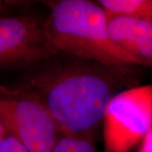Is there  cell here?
Listing matches in <instances>:
<instances>
[{
	"instance_id": "cell-1",
	"label": "cell",
	"mask_w": 152,
	"mask_h": 152,
	"mask_svg": "<svg viewBox=\"0 0 152 152\" xmlns=\"http://www.w3.org/2000/svg\"><path fill=\"white\" fill-rule=\"evenodd\" d=\"M134 67L113 68L58 53L33 65L24 88L47 107L60 134L94 141L109 102L131 84Z\"/></svg>"
},
{
	"instance_id": "cell-9",
	"label": "cell",
	"mask_w": 152,
	"mask_h": 152,
	"mask_svg": "<svg viewBox=\"0 0 152 152\" xmlns=\"http://www.w3.org/2000/svg\"><path fill=\"white\" fill-rule=\"evenodd\" d=\"M0 152H28L13 136L7 134L0 139Z\"/></svg>"
},
{
	"instance_id": "cell-3",
	"label": "cell",
	"mask_w": 152,
	"mask_h": 152,
	"mask_svg": "<svg viewBox=\"0 0 152 152\" xmlns=\"http://www.w3.org/2000/svg\"><path fill=\"white\" fill-rule=\"evenodd\" d=\"M0 120L28 152H52L60 136L48 110L26 88L0 87Z\"/></svg>"
},
{
	"instance_id": "cell-12",
	"label": "cell",
	"mask_w": 152,
	"mask_h": 152,
	"mask_svg": "<svg viewBox=\"0 0 152 152\" xmlns=\"http://www.w3.org/2000/svg\"><path fill=\"white\" fill-rule=\"evenodd\" d=\"M4 10V2L0 1V14Z\"/></svg>"
},
{
	"instance_id": "cell-10",
	"label": "cell",
	"mask_w": 152,
	"mask_h": 152,
	"mask_svg": "<svg viewBox=\"0 0 152 152\" xmlns=\"http://www.w3.org/2000/svg\"><path fill=\"white\" fill-rule=\"evenodd\" d=\"M140 152H152V128L143 138Z\"/></svg>"
},
{
	"instance_id": "cell-7",
	"label": "cell",
	"mask_w": 152,
	"mask_h": 152,
	"mask_svg": "<svg viewBox=\"0 0 152 152\" xmlns=\"http://www.w3.org/2000/svg\"><path fill=\"white\" fill-rule=\"evenodd\" d=\"M97 4L110 14L152 20V0H99Z\"/></svg>"
},
{
	"instance_id": "cell-6",
	"label": "cell",
	"mask_w": 152,
	"mask_h": 152,
	"mask_svg": "<svg viewBox=\"0 0 152 152\" xmlns=\"http://www.w3.org/2000/svg\"><path fill=\"white\" fill-rule=\"evenodd\" d=\"M106 13L113 43L134 65L152 68V20Z\"/></svg>"
},
{
	"instance_id": "cell-2",
	"label": "cell",
	"mask_w": 152,
	"mask_h": 152,
	"mask_svg": "<svg viewBox=\"0 0 152 152\" xmlns=\"http://www.w3.org/2000/svg\"><path fill=\"white\" fill-rule=\"evenodd\" d=\"M45 4L50 12L44 31L57 52L113 68L136 66L111 41L107 13L97 2L58 0Z\"/></svg>"
},
{
	"instance_id": "cell-4",
	"label": "cell",
	"mask_w": 152,
	"mask_h": 152,
	"mask_svg": "<svg viewBox=\"0 0 152 152\" xmlns=\"http://www.w3.org/2000/svg\"><path fill=\"white\" fill-rule=\"evenodd\" d=\"M102 125L104 152H130L152 128V85L129 87L116 94Z\"/></svg>"
},
{
	"instance_id": "cell-5",
	"label": "cell",
	"mask_w": 152,
	"mask_h": 152,
	"mask_svg": "<svg viewBox=\"0 0 152 152\" xmlns=\"http://www.w3.org/2000/svg\"><path fill=\"white\" fill-rule=\"evenodd\" d=\"M58 53L36 18L0 17V66H33Z\"/></svg>"
},
{
	"instance_id": "cell-11",
	"label": "cell",
	"mask_w": 152,
	"mask_h": 152,
	"mask_svg": "<svg viewBox=\"0 0 152 152\" xmlns=\"http://www.w3.org/2000/svg\"><path fill=\"white\" fill-rule=\"evenodd\" d=\"M6 134H7V132H6L5 129H4V125H3L1 120H0V139L3 138V137L4 135H6Z\"/></svg>"
},
{
	"instance_id": "cell-13",
	"label": "cell",
	"mask_w": 152,
	"mask_h": 152,
	"mask_svg": "<svg viewBox=\"0 0 152 152\" xmlns=\"http://www.w3.org/2000/svg\"><path fill=\"white\" fill-rule=\"evenodd\" d=\"M138 152H140V151H138Z\"/></svg>"
},
{
	"instance_id": "cell-8",
	"label": "cell",
	"mask_w": 152,
	"mask_h": 152,
	"mask_svg": "<svg viewBox=\"0 0 152 152\" xmlns=\"http://www.w3.org/2000/svg\"><path fill=\"white\" fill-rule=\"evenodd\" d=\"M52 152H97L94 141L75 136L60 134Z\"/></svg>"
}]
</instances>
